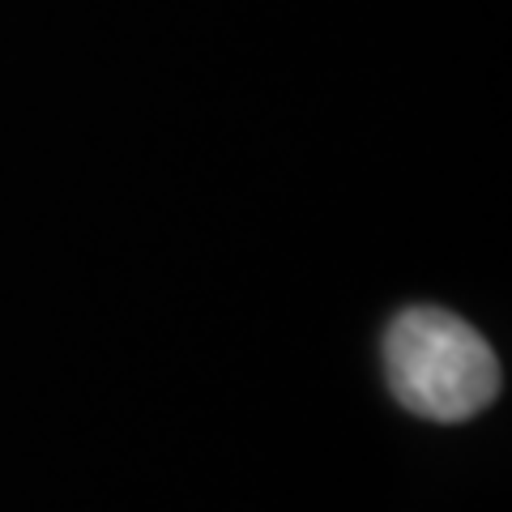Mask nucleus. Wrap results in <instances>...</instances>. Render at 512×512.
I'll return each mask as SVG.
<instances>
[{
  "instance_id": "1",
  "label": "nucleus",
  "mask_w": 512,
  "mask_h": 512,
  "mask_svg": "<svg viewBox=\"0 0 512 512\" xmlns=\"http://www.w3.org/2000/svg\"><path fill=\"white\" fill-rule=\"evenodd\" d=\"M397 402L436 423H461L495 402L500 363L474 325L444 308H406L384 338Z\"/></svg>"
}]
</instances>
